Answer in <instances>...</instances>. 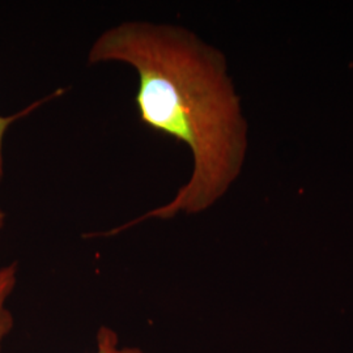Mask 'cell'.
Listing matches in <instances>:
<instances>
[{
	"label": "cell",
	"instance_id": "3957f363",
	"mask_svg": "<svg viewBox=\"0 0 353 353\" xmlns=\"http://www.w3.org/2000/svg\"><path fill=\"white\" fill-rule=\"evenodd\" d=\"M90 353H147L139 347L121 345L117 331L108 326H101L96 335V348Z\"/></svg>",
	"mask_w": 353,
	"mask_h": 353
},
{
	"label": "cell",
	"instance_id": "277c9868",
	"mask_svg": "<svg viewBox=\"0 0 353 353\" xmlns=\"http://www.w3.org/2000/svg\"><path fill=\"white\" fill-rule=\"evenodd\" d=\"M62 93H63V89H59V90L54 92V93L51 94L49 99H42V100H38L37 102H33V103H32V105H29L26 109L21 110V112H19L17 114H13V115H7V117H3V115H0V183H1L3 178H4V157H3V144H4V137H6L7 131H8V128L12 126L13 123H14L17 119H20V118L26 117V115H28V114L32 113L34 109L39 108L42 103H45V102L49 101L50 99L59 97Z\"/></svg>",
	"mask_w": 353,
	"mask_h": 353
},
{
	"label": "cell",
	"instance_id": "7a4b0ae2",
	"mask_svg": "<svg viewBox=\"0 0 353 353\" xmlns=\"http://www.w3.org/2000/svg\"><path fill=\"white\" fill-rule=\"evenodd\" d=\"M19 265L12 262L10 265L0 267V352L6 338L11 334L14 319L12 313L8 309L7 303L17 285Z\"/></svg>",
	"mask_w": 353,
	"mask_h": 353
},
{
	"label": "cell",
	"instance_id": "6da1fadb",
	"mask_svg": "<svg viewBox=\"0 0 353 353\" xmlns=\"http://www.w3.org/2000/svg\"><path fill=\"white\" fill-rule=\"evenodd\" d=\"M87 61L132 68L140 122L185 144L192 157L190 178L172 201L89 239L114 237L148 220L202 214L219 202L239 179L249 147L225 55L185 26L134 20L105 29Z\"/></svg>",
	"mask_w": 353,
	"mask_h": 353
},
{
	"label": "cell",
	"instance_id": "5b68a950",
	"mask_svg": "<svg viewBox=\"0 0 353 353\" xmlns=\"http://www.w3.org/2000/svg\"><path fill=\"white\" fill-rule=\"evenodd\" d=\"M6 225V212L0 208V230Z\"/></svg>",
	"mask_w": 353,
	"mask_h": 353
}]
</instances>
